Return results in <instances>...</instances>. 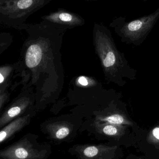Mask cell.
<instances>
[{
	"instance_id": "obj_17",
	"label": "cell",
	"mask_w": 159,
	"mask_h": 159,
	"mask_svg": "<svg viewBox=\"0 0 159 159\" xmlns=\"http://www.w3.org/2000/svg\"><path fill=\"white\" fill-rule=\"evenodd\" d=\"M84 1H100V0H84Z\"/></svg>"
},
{
	"instance_id": "obj_3",
	"label": "cell",
	"mask_w": 159,
	"mask_h": 159,
	"mask_svg": "<svg viewBox=\"0 0 159 159\" xmlns=\"http://www.w3.org/2000/svg\"><path fill=\"white\" fill-rule=\"evenodd\" d=\"M53 0H12L0 5V21L7 26L24 25L27 19Z\"/></svg>"
},
{
	"instance_id": "obj_9",
	"label": "cell",
	"mask_w": 159,
	"mask_h": 159,
	"mask_svg": "<svg viewBox=\"0 0 159 159\" xmlns=\"http://www.w3.org/2000/svg\"><path fill=\"white\" fill-rule=\"evenodd\" d=\"M102 121L114 125H120L122 124H129L130 122L122 114H114L106 116L101 119Z\"/></svg>"
},
{
	"instance_id": "obj_8",
	"label": "cell",
	"mask_w": 159,
	"mask_h": 159,
	"mask_svg": "<svg viewBox=\"0 0 159 159\" xmlns=\"http://www.w3.org/2000/svg\"><path fill=\"white\" fill-rule=\"evenodd\" d=\"M34 152L29 148L23 147L16 146L1 153V156L7 159H30Z\"/></svg>"
},
{
	"instance_id": "obj_4",
	"label": "cell",
	"mask_w": 159,
	"mask_h": 159,
	"mask_svg": "<svg viewBox=\"0 0 159 159\" xmlns=\"http://www.w3.org/2000/svg\"><path fill=\"white\" fill-rule=\"evenodd\" d=\"M41 19L52 27L64 30L83 26L85 23V20L80 15L63 8H58L41 17Z\"/></svg>"
},
{
	"instance_id": "obj_11",
	"label": "cell",
	"mask_w": 159,
	"mask_h": 159,
	"mask_svg": "<svg viewBox=\"0 0 159 159\" xmlns=\"http://www.w3.org/2000/svg\"><path fill=\"white\" fill-rule=\"evenodd\" d=\"M99 150L94 146L89 147L84 150V153L88 157H92L98 154Z\"/></svg>"
},
{
	"instance_id": "obj_14",
	"label": "cell",
	"mask_w": 159,
	"mask_h": 159,
	"mask_svg": "<svg viewBox=\"0 0 159 159\" xmlns=\"http://www.w3.org/2000/svg\"><path fill=\"white\" fill-rule=\"evenodd\" d=\"M78 82L80 85L86 86L89 84L88 80L85 76H80L78 79Z\"/></svg>"
},
{
	"instance_id": "obj_15",
	"label": "cell",
	"mask_w": 159,
	"mask_h": 159,
	"mask_svg": "<svg viewBox=\"0 0 159 159\" xmlns=\"http://www.w3.org/2000/svg\"><path fill=\"white\" fill-rule=\"evenodd\" d=\"M152 134L156 139L159 140V127H156L153 130Z\"/></svg>"
},
{
	"instance_id": "obj_7",
	"label": "cell",
	"mask_w": 159,
	"mask_h": 159,
	"mask_svg": "<svg viewBox=\"0 0 159 159\" xmlns=\"http://www.w3.org/2000/svg\"><path fill=\"white\" fill-rule=\"evenodd\" d=\"M28 102H29L27 100H22L10 107L2 116L0 119L1 127L20 114L28 106Z\"/></svg>"
},
{
	"instance_id": "obj_1",
	"label": "cell",
	"mask_w": 159,
	"mask_h": 159,
	"mask_svg": "<svg viewBox=\"0 0 159 159\" xmlns=\"http://www.w3.org/2000/svg\"><path fill=\"white\" fill-rule=\"evenodd\" d=\"M93 34L95 47L110 80L123 86L126 83L124 78L134 79L136 71L118 50L110 30L102 24L95 23Z\"/></svg>"
},
{
	"instance_id": "obj_12",
	"label": "cell",
	"mask_w": 159,
	"mask_h": 159,
	"mask_svg": "<svg viewBox=\"0 0 159 159\" xmlns=\"http://www.w3.org/2000/svg\"><path fill=\"white\" fill-rule=\"evenodd\" d=\"M70 130L67 127H63L59 129L56 133V136L58 139H62L68 136Z\"/></svg>"
},
{
	"instance_id": "obj_16",
	"label": "cell",
	"mask_w": 159,
	"mask_h": 159,
	"mask_svg": "<svg viewBox=\"0 0 159 159\" xmlns=\"http://www.w3.org/2000/svg\"><path fill=\"white\" fill-rule=\"evenodd\" d=\"M10 1H12V0H0V5L6 2H9Z\"/></svg>"
},
{
	"instance_id": "obj_13",
	"label": "cell",
	"mask_w": 159,
	"mask_h": 159,
	"mask_svg": "<svg viewBox=\"0 0 159 159\" xmlns=\"http://www.w3.org/2000/svg\"><path fill=\"white\" fill-rule=\"evenodd\" d=\"M11 69L8 67H2L0 70V83L2 84L8 75Z\"/></svg>"
},
{
	"instance_id": "obj_2",
	"label": "cell",
	"mask_w": 159,
	"mask_h": 159,
	"mask_svg": "<svg viewBox=\"0 0 159 159\" xmlns=\"http://www.w3.org/2000/svg\"><path fill=\"white\" fill-rule=\"evenodd\" d=\"M159 19V8L155 12L130 21L123 17L116 18L110 23L121 41L135 45L141 44L147 37Z\"/></svg>"
},
{
	"instance_id": "obj_6",
	"label": "cell",
	"mask_w": 159,
	"mask_h": 159,
	"mask_svg": "<svg viewBox=\"0 0 159 159\" xmlns=\"http://www.w3.org/2000/svg\"><path fill=\"white\" fill-rule=\"evenodd\" d=\"M29 115L17 119L3 128L0 132V142H4L16 132L21 129L28 121Z\"/></svg>"
},
{
	"instance_id": "obj_5",
	"label": "cell",
	"mask_w": 159,
	"mask_h": 159,
	"mask_svg": "<svg viewBox=\"0 0 159 159\" xmlns=\"http://www.w3.org/2000/svg\"><path fill=\"white\" fill-rule=\"evenodd\" d=\"M42 48L38 43H33L28 48L25 56V62L28 68L32 69L39 65L42 57Z\"/></svg>"
},
{
	"instance_id": "obj_18",
	"label": "cell",
	"mask_w": 159,
	"mask_h": 159,
	"mask_svg": "<svg viewBox=\"0 0 159 159\" xmlns=\"http://www.w3.org/2000/svg\"><path fill=\"white\" fill-rule=\"evenodd\" d=\"M143 1H147V0H143Z\"/></svg>"
},
{
	"instance_id": "obj_10",
	"label": "cell",
	"mask_w": 159,
	"mask_h": 159,
	"mask_svg": "<svg viewBox=\"0 0 159 159\" xmlns=\"http://www.w3.org/2000/svg\"><path fill=\"white\" fill-rule=\"evenodd\" d=\"M118 128L116 125L107 123L104 126L103 128V131L106 135H115L118 132Z\"/></svg>"
}]
</instances>
